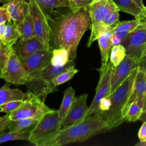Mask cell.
I'll return each mask as SVG.
<instances>
[{"label": "cell", "mask_w": 146, "mask_h": 146, "mask_svg": "<svg viewBox=\"0 0 146 146\" xmlns=\"http://www.w3.org/2000/svg\"><path fill=\"white\" fill-rule=\"evenodd\" d=\"M146 56V47H145L144 51H143V54H142V55H141V56L140 59H141L142 58H143V57H144V56Z\"/></svg>", "instance_id": "obj_46"}, {"label": "cell", "mask_w": 146, "mask_h": 146, "mask_svg": "<svg viewBox=\"0 0 146 146\" xmlns=\"http://www.w3.org/2000/svg\"><path fill=\"white\" fill-rule=\"evenodd\" d=\"M40 7L47 14L51 13L54 9L60 7H68V0H35Z\"/></svg>", "instance_id": "obj_27"}, {"label": "cell", "mask_w": 146, "mask_h": 146, "mask_svg": "<svg viewBox=\"0 0 146 146\" xmlns=\"http://www.w3.org/2000/svg\"><path fill=\"white\" fill-rule=\"evenodd\" d=\"M6 32V23H2L0 24V40L3 37Z\"/></svg>", "instance_id": "obj_41"}, {"label": "cell", "mask_w": 146, "mask_h": 146, "mask_svg": "<svg viewBox=\"0 0 146 146\" xmlns=\"http://www.w3.org/2000/svg\"><path fill=\"white\" fill-rule=\"evenodd\" d=\"M121 44L125 49L126 55L140 60L146 47V27H139L129 33Z\"/></svg>", "instance_id": "obj_11"}, {"label": "cell", "mask_w": 146, "mask_h": 146, "mask_svg": "<svg viewBox=\"0 0 146 146\" xmlns=\"http://www.w3.org/2000/svg\"><path fill=\"white\" fill-rule=\"evenodd\" d=\"M52 50H42L21 59L27 72L30 75L43 68L51 63Z\"/></svg>", "instance_id": "obj_14"}, {"label": "cell", "mask_w": 146, "mask_h": 146, "mask_svg": "<svg viewBox=\"0 0 146 146\" xmlns=\"http://www.w3.org/2000/svg\"><path fill=\"white\" fill-rule=\"evenodd\" d=\"M5 23L6 32L0 41L4 45H14L20 37L19 33L11 19L9 20Z\"/></svg>", "instance_id": "obj_24"}, {"label": "cell", "mask_w": 146, "mask_h": 146, "mask_svg": "<svg viewBox=\"0 0 146 146\" xmlns=\"http://www.w3.org/2000/svg\"><path fill=\"white\" fill-rule=\"evenodd\" d=\"M139 66L142 67L146 73V56L142 58L139 61Z\"/></svg>", "instance_id": "obj_42"}, {"label": "cell", "mask_w": 146, "mask_h": 146, "mask_svg": "<svg viewBox=\"0 0 146 146\" xmlns=\"http://www.w3.org/2000/svg\"><path fill=\"white\" fill-rule=\"evenodd\" d=\"M28 1L30 5V13L33 17L36 36L51 50L50 46L51 33L47 15L35 0Z\"/></svg>", "instance_id": "obj_9"}, {"label": "cell", "mask_w": 146, "mask_h": 146, "mask_svg": "<svg viewBox=\"0 0 146 146\" xmlns=\"http://www.w3.org/2000/svg\"><path fill=\"white\" fill-rule=\"evenodd\" d=\"M135 146H146V141H144V142H140L136 144L135 145Z\"/></svg>", "instance_id": "obj_45"}, {"label": "cell", "mask_w": 146, "mask_h": 146, "mask_svg": "<svg viewBox=\"0 0 146 146\" xmlns=\"http://www.w3.org/2000/svg\"><path fill=\"white\" fill-rule=\"evenodd\" d=\"M70 60L69 51L65 48H54L52 50L51 63L56 67L65 66Z\"/></svg>", "instance_id": "obj_26"}, {"label": "cell", "mask_w": 146, "mask_h": 146, "mask_svg": "<svg viewBox=\"0 0 146 146\" xmlns=\"http://www.w3.org/2000/svg\"><path fill=\"white\" fill-rule=\"evenodd\" d=\"M10 121L11 119L9 114L0 117V133L8 127Z\"/></svg>", "instance_id": "obj_38"}, {"label": "cell", "mask_w": 146, "mask_h": 146, "mask_svg": "<svg viewBox=\"0 0 146 146\" xmlns=\"http://www.w3.org/2000/svg\"><path fill=\"white\" fill-rule=\"evenodd\" d=\"M125 56V49L122 44L114 45L110 52V60L113 66L116 67L123 60Z\"/></svg>", "instance_id": "obj_29"}, {"label": "cell", "mask_w": 146, "mask_h": 146, "mask_svg": "<svg viewBox=\"0 0 146 146\" xmlns=\"http://www.w3.org/2000/svg\"><path fill=\"white\" fill-rule=\"evenodd\" d=\"M139 61L126 55L117 66L113 67L111 76L110 94L126 79L134 68L139 66Z\"/></svg>", "instance_id": "obj_13"}, {"label": "cell", "mask_w": 146, "mask_h": 146, "mask_svg": "<svg viewBox=\"0 0 146 146\" xmlns=\"http://www.w3.org/2000/svg\"><path fill=\"white\" fill-rule=\"evenodd\" d=\"M75 91L72 87L67 88L64 92L63 98L62 102L60 106L59 109L58 110L59 117L61 120L67 114L68 111L69 110L73 100L75 98Z\"/></svg>", "instance_id": "obj_25"}, {"label": "cell", "mask_w": 146, "mask_h": 146, "mask_svg": "<svg viewBox=\"0 0 146 146\" xmlns=\"http://www.w3.org/2000/svg\"><path fill=\"white\" fill-rule=\"evenodd\" d=\"M145 19H146V7H145Z\"/></svg>", "instance_id": "obj_49"}, {"label": "cell", "mask_w": 146, "mask_h": 146, "mask_svg": "<svg viewBox=\"0 0 146 146\" xmlns=\"http://www.w3.org/2000/svg\"><path fill=\"white\" fill-rule=\"evenodd\" d=\"M68 1H70V0H68Z\"/></svg>", "instance_id": "obj_53"}, {"label": "cell", "mask_w": 146, "mask_h": 146, "mask_svg": "<svg viewBox=\"0 0 146 146\" xmlns=\"http://www.w3.org/2000/svg\"><path fill=\"white\" fill-rule=\"evenodd\" d=\"M111 106V100L110 96L103 98L99 104V110L98 112H102L108 111Z\"/></svg>", "instance_id": "obj_36"}, {"label": "cell", "mask_w": 146, "mask_h": 146, "mask_svg": "<svg viewBox=\"0 0 146 146\" xmlns=\"http://www.w3.org/2000/svg\"><path fill=\"white\" fill-rule=\"evenodd\" d=\"M102 1V0H94V2H98V1Z\"/></svg>", "instance_id": "obj_48"}, {"label": "cell", "mask_w": 146, "mask_h": 146, "mask_svg": "<svg viewBox=\"0 0 146 146\" xmlns=\"http://www.w3.org/2000/svg\"><path fill=\"white\" fill-rule=\"evenodd\" d=\"M78 72V70L75 68V66H72L55 76L52 79V83L55 86L57 87L71 79Z\"/></svg>", "instance_id": "obj_31"}, {"label": "cell", "mask_w": 146, "mask_h": 146, "mask_svg": "<svg viewBox=\"0 0 146 146\" xmlns=\"http://www.w3.org/2000/svg\"><path fill=\"white\" fill-rule=\"evenodd\" d=\"M119 11L133 16L135 19H145V11L141 9L133 0H112Z\"/></svg>", "instance_id": "obj_19"}, {"label": "cell", "mask_w": 146, "mask_h": 146, "mask_svg": "<svg viewBox=\"0 0 146 146\" xmlns=\"http://www.w3.org/2000/svg\"><path fill=\"white\" fill-rule=\"evenodd\" d=\"M139 120L143 121H146V110H144L139 118Z\"/></svg>", "instance_id": "obj_44"}, {"label": "cell", "mask_w": 146, "mask_h": 146, "mask_svg": "<svg viewBox=\"0 0 146 146\" xmlns=\"http://www.w3.org/2000/svg\"><path fill=\"white\" fill-rule=\"evenodd\" d=\"M114 66L109 60L106 66L99 70L100 78L96 88V94L92 102L88 107L86 118L95 114L99 110V104L100 100L110 95L111 76Z\"/></svg>", "instance_id": "obj_10"}, {"label": "cell", "mask_w": 146, "mask_h": 146, "mask_svg": "<svg viewBox=\"0 0 146 146\" xmlns=\"http://www.w3.org/2000/svg\"><path fill=\"white\" fill-rule=\"evenodd\" d=\"M7 5L11 19L15 24L22 22L30 13V5L25 0H3Z\"/></svg>", "instance_id": "obj_18"}, {"label": "cell", "mask_w": 146, "mask_h": 146, "mask_svg": "<svg viewBox=\"0 0 146 146\" xmlns=\"http://www.w3.org/2000/svg\"><path fill=\"white\" fill-rule=\"evenodd\" d=\"M142 21L138 19L119 21L115 26L112 32L116 31H125L131 32L136 29L141 24Z\"/></svg>", "instance_id": "obj_30"}, {"label": "cell", "mask_w": 146, "mask_h": 146, "mask_svg": "<svg viewBox=\"0 0 146 146\" xmlns=\"http://www.w3.org/2000/svg\"><path fill=\"white\" fill-rule=\"evenodd\" d=\"M60 130V119L58 110H52L46 113L37 125L31 131L29 141L37 146H44Z\"/></svg>", "instance_id": "obj_5"}, {"label": "cell", "mask_w": 146, "mask_h": 146, "mask_svg": "<svg viewBox=\"0 0 146 146\" xmlns=\"http://www.w3.org/2000/svg\"><path fill=\"white\" fill-rule=\"evenodd\" d=\"M138 137L140 142H144L146 141V121H143L139 132Z\"/></svg>", "instance_id": "obj_40"}, {"label": "cell", "mask_w": 146, "mask_h": 146, "mask_svg": "<svg viewBox=\"0 0 146 146\" xmlns=\"http://www.w3.org/2000/svg\"><path fill=\"white\" fill-rule=\"evenodd\" d=\"M146 95V73L144 68L139 66L132 87L130 95L123 110V116L127 114L129 106L136 100Z\"/></svg>", "instance_id": "obj_15"}, {"label": "cell", "mask_w": 146, "mask_h": 146, "mask_svg": "<svg viewBox=\"0 0 146 146\" xmlns=\"http://www.w3.org/2000/svg\"><path fill=\"white\" fill-rule=\"evenodd\" d=\"M31 131H25L21 132L10 131L7 133H0V144L14 140H29Z\"/></svg>", "instance_id": "obj_28"}, {"label": "cell", "mask_w": 146, "mask_h": 146, "mask_svg": "<svg viewBox=\"0 0 146 146\" xmlns=\"http://www.w3.org/2000/svg\"><path fill=\"white\" fill-rule=\"evenodd\" d=\"M115 26H108L102 29L97 38L102 58V65L99 71L103 70L109 61L110 52L113 46L111 36Z\"/></svg>", "instance_id": "obj_17"}, {"label": "cell", "mask_w": 146, "mask_h": 146, "mask_svg": "<svg viewBox=\"0 0 146 146\" xmlns=\"http://www.w3.org/2000/svg\"><path fill=\"white\" fill-rule=\"evenodd\" d=\"M29 77L13 48L6 64L0 71V78L11 84L18 86L25 85Z\"/></svg>", "instance_id": "obj_8"}, {"label": "cell", "mask_w": 146, "mask_h": 146, "mask_svg": "<svg viewBox=\"0 0 146 146\" xmlns=\"http://www.w3.org/2000/svg\"><path fill=\"white\" fill-rule=\"evenodd\" d=\"M138 67L134 68L126 79L109 96L111 100L110 109L95 113L107 124L110 129L115 128L124 121L123 110L130 95Z\"/></svg>", "instance_id": "obj_3"}, {"label": "cell", "mask_w": 146, "mask_h": 146, "mask_svg": "<svg viewBox=\"0 0 146 146\" xmlns=\"http://www.w3.org/2000/svg\"><path fill=\"white\" fill-rule=\"evenodd\" d=\"M0 112H1V111H0Z\"/></svg>", "instance_id": "obj_54"}, {"label": "cell", "mask_w": 146, "mask_h": 146, "mask_svg": "<svg viewBox=\"0 0 146 146\" xmlns=\"http://www.w3.org/2000/svg\"><path fill=\"white\" fill-rule=\"evenodd\" d=\"M48 21L51 50L65 48L70 53V60L76 58L77 48L81 38L88 29H91V21L88 7L52 18L46 14Z\"/></svg>", "instance_id": "obj_1"}, {"label": "cell", "mask_w": 146, "mask_h": 146, "mask_svg": "<svg viewBox=\"0 0 146 146\" xmlns=\"http://www.w3.org/2000/svg\"><path fill=\"white\" fill-rule=\"evenodd\" d=\"M15 45L14 46V50L20 60L39 50H51L36 36L23 41L19 40Z\"/></svg>", "instance_id": "obj_16"}, {"label": "cell", "mask_w": 146, "mask_h": 146, "mask_svg": "<svg viewBox=\"0 0 146 146\" xmlns=\"http://www.w3.org/2000/svg\"><path fill=\"white\" fill-rule=\"evenodd\" d=\"M87 94L75 97L66 116L60 121V130L82 121L86 118L88 107L87 106Z\"/></svg>", "instance_id": "obj_12"}, {"label": "cell", "mask_w": 146, "mask_h": 146, "mask_svg": "<svg viewBox=\"0 0 146 146\" xmlns=\"http://www.w3.org/2000/svg\"><path fill=\"white\" fill-rule=\"evenodd\" d=\"M10 19H11V17L7 5L3 3L2 6H0V24L5 23Z\"/></svg>", "instance_id": "obj_37"}, {"label": "cell", "mask_w": 146, "mask_h": 146, "mask_svg": "<svg viewBox=\"0 0 146 146\" xmlns=\"http://www.w3.org/2000/svg\"><path fill=\"white\" fill-rule=\"evenodd\" d=\"M2 1H3V0H0V2H2Z\"/></svg>", "instance_id": "obj_52"}, {"label": "cell", "mask_w": 146, "mask_h": 146, "mask_svg": "<svg viewBox=\"0 0 146 146\" xmlns=\"http://www.w3.org/2000/svg\"><path fill=\"white\" fill-rule=\"evenodd\" d=\"M94 0H70L68 7L71 10H77L82 8L88 7Z\"/></svg>", "instance_id": "obj_34"}, {"label": "cell", "mask_w": 146, "mask_h": 146, "mask_svg": "<svg viewBox=\"0 0 146 146\" xmlns=\"http://www.w3.org/2000/svg\"><path fill=\"white\" fill-rule=\"evenodd\" d=\"M119 10L118 9H116L115 10L111 15V17L110 18V20L108 21V26H113V25H115L119 21Z\"/></svg>", "instance_id": "obj_39"}, {"label": "cell", "mask_w": 146, "mask_h": 146, "mask_svg": "<svg viewBox=\"0 0 146 146\" xmlns=\"http://www.w3.org/2000/svg\"><path fill=\"white\" fill-rule=\"evenodd\" d=\"M26 99L23 100H13L0 105L1 112H3L7 114H10L14 111L21 107L25 103Z\"/></svg>", "instance_id": "obj_32"}, {"label": "cell", "mask_w": 146, "mask_h": 146, "mask_svg": "<svg viewBox=\"0 0 146 146\" xmlns=\"http://www.w3.org/2000/svg\"><path fill=\"white\" fill-rule=\"evenodd\" d=\"M27 94L25 104L17 110L9 114L11 120L26 118L40 120L46 113L52 110L40 98L28 91Z\"/></svg>", "instance_id": "obj_7"}, {"label": "cell", "mask_w": 146, "mask_h": 146, "mask_svg": "<svg viewBox=\"0 0 146 146\" xmlns=\"http://www.w3.org/2000/svg\"><path fill=\"white\" fill-rule=\"evenodd\" d=\"M14 48V45H4L0 46V70L3 69L6 64L11 53Z\"/></svg>", "instance_id": "obj_33"}, {"label": "cell", "mask_w": 146, "mask_h": 146, "mask_svg": "<svg viewBox=\"0 0 146 146\" xmlns=\"http://www.w3.org/2000/svg\"><path fill=\"white\" fill-rule=\"evenodd\" d=\"M141 9H142L143 10L145 11V6H144L143 0H133Z\"/></svg>", "instance_id": "obj_43"}, {"label": "cell", "mask_w": 146, "mask_h": 146, "mask_svg": "<svg viewBox=\"0 0 146 146\" xmlns=\"http://www.w3.org/2000/svg\"><path fill=\"white\" fill-rule=\"evenodd\" d=\"M110 130L106 122L94 114L82 121L61 129L44 146H61L73 143L83 142L96 135Z\"/></svg>", "instance_id": "obj_2"}, {"label": "cell", "mask_w": 146, "mask_h": 146, "mask_svg": "<svg viewBox=\"0 0 146 146\" xmlns=\"http://www.w3.org/2000/svg\"><path fill=\"white\" fill-rule=\"evenodd\" d=\"M40 120L33 118L21 119L15 120H11L8 129L10 131L21 132L31 131L38 124Z\"/></svg>", "instance_id": "obj_22"}, {"label": "cell", "mask_w": 146, "mask_h": 146, "mask_svg": "<svg viewBox=\"0 0 146 146\" xmlns=\"http://www.w3.org/2000/svg\"><path fill=\"white\" fill-rule=\"evenodd\" d=\"M146 102V95H145V103Z\"/></svg>", "instance_id": "obj_50"}, {"label": "cell", "mask_w": 146, "mask_h": 146, "mask_svg": "<svg viewBox=\"0 0 146 146\" xmlns=\"http://www.w3.org/2000/svg\"><path fill=\"white\" fill-rule=\"evenodd\" d=\"M19 33V40H25L36 36L33 17L29 13L21 22L15 24Z\"/></svg>", "instance_id": "obj_21"}, {"label": "cell", "mask_w": 146, "mask_h": 146, "mask_svg": "<svg viewBox=\"0 0 146 146\" xmlns=\"http://www.w3.org/2000/svg\"><path fill=\"white\" fill-rule=\"evenodd\" d=\"M72 66H75V63L70 60L62 67H56L50 63L40 70L29 75V79L25 84L27 91L44 102L48 94L58 90L57 87L52 83V79Z\"/></svg>", "instance_id": "obj_4"}, {"label": "cell", "mask_w": 146, "mask_h": 146, "mask_svg": "<svg viewBox=\"0 0 146 146\" xmlns=\"http://www.w3.org/2000/svg\"><path fill=\"white\" fill-rule=\"evenodd\" d=\"M10 84L6 82L0 87V105L10 101L23 100L27 98V92L25 93L17 88H10Z\"/></svg>", "instance_id": "obj_20"}, {"label": "cell", "mask_w": 146, "mask_h": 146, "mask_svg": "<svg viewBox=\"0 0 146 146\" xmlns=\"http://www.w3.org/2000/svg\"><path fill=\"white\" fill-rule=\"evenodd\" d=\"M128 33L129 32H125V31L112 32L111 39H112L113 45L114 46V45L121 44L124 39Z\"/></svg>", "instance_id": "obj_35"}, {"label": "cell", "mask_w": 146, "mask_h": 146, "mask_svg": "<svg viewBox=\"0 0 146 146\" xmlns=\"http://www.w3.org/2000/svg\"><path fill=\"white\" fill-rule=\"evenodd\" d=\"M113 9H117V8L112 0H102L93 2L88 6L91 26V34L87 43L88 47L97 40L100 27L106 17Z\"/></svg>", "instance_id": "obj_6"}, {"label": "cell", "mask_w": 146, "mask_h": 146, "mask_svg": "<svg viewBox=\"0 0 146 146\" xmlns=\"http://www.w3.org/2000/svg\"><path fill=\"white\" fill-rule=\"evenodd\" d=\"M145 96L140 97L134 101L129 107L124 120L127 121H135L139 118L144 110Z\"/></svg>", "instance_id": "obj_23"}, {"label": "cell", "mask_w": 146, "mask_h": 146, "mask_svg": "<svg viewBox=\"0 0 146 146\" xmlns=\"http://www.w3.org/2000/svg\"><path fill=\"white\" fill-rule=\"evenodd\" d=\"M146 110V102L145 103V104H144V110ZM143 110V111H144Z\"/></svg>", "instance_id": "obj_47"}, {"label": "cell", "mask_w": 146, "mask_h": 146, "mask_svg": "<svg viewBox=\"0 0 146 146\" xmlns=\"http://www.w3.org/2000/svg\"><path fill=\"white\" fill-rule=\"evenodd\" d=\"M1 44H2V43H1V42L0 41V46H1Z\"/></svg>", "instance_id": "obj_51"}]
</instances>
